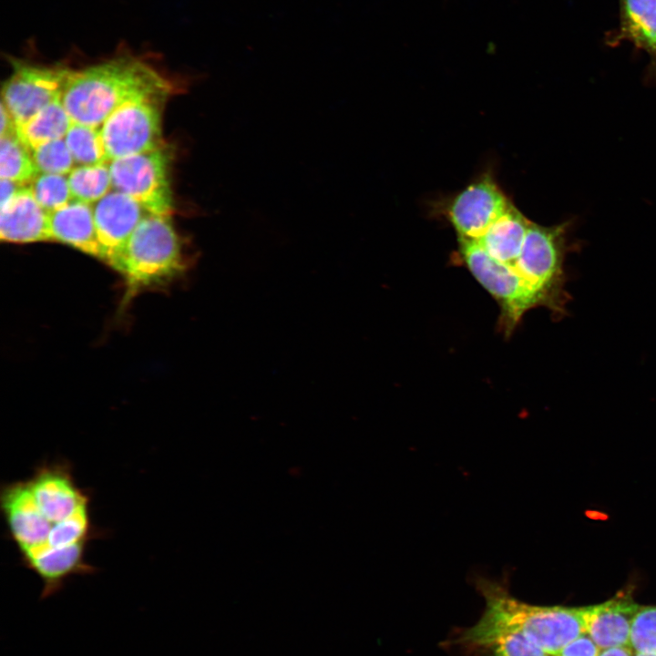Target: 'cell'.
<instances>
[{
	"label": "cell",
	"mask_w": 656,
	"mask_h": 656,
	"mask_svg": "<svg viewBox=\"0 0 656 656\" xmlns=\"http://www.w3.org/2000/svg\"><path fill=\"white\" fill-rule=\"evenodd\" d=\"M0 510L21 564L42 583L41 600L73 577L96 573L86 555L101 531L92 519L91 495L67 460L43 462L28 477L3 484Z\"/></svg>",
	"instance_id": "6da1fadb"
},
{
	"label": "cell",
	"mask_w": 656,
	"mask_h": 656,
	"mask_svg": "<svg viewBox=\"0 0 656 656\" xmlns=\"http://www.w3.org/2000/svg\"><path fill=\"white\" fill-rule=\"evenodd\" d=\"M475 585L485 600L483 614L450 641L466 656L483 642L507 634H521L553 655L585 633L579 607L529 604L513 596L505 582L484 577L477 578Z\"/></svg>",
	"instance_id": "7a4b0ae2"
},
{
	"label": "cell",
	"mask_w": 656,
	"mask_h": 656,
	"mask_svg": "<svg viewBox=\"0 0 656 656\" xmlns=\"http://www.w3.org/2000/svg\"><path fill=\"white\" fill-rule=\"evenodd\" d=\"M172 85L145 57L124 51L79 70H71L61 100L73 122L100 127L123 104L164 99Z\"/></svg>",
	"instance_id": "3957f363"
},
{
	"label": "cell",
	"mask_w": 656,
	"mask_h": 656,
	"mask_svg": "<svg viewBox=\"0 0 656 656\" xmlns=\"http://www.w3.org/2000/svg\"><path fill=\"white\" fill-rule=\"evenodd\" d=\"M571 228L572 220L552 226L530 221L520 255L508 266L532 292L538 307L548 309L556 319L568 313L570 301L564 264L567 255L577 249L569 239Z\"/></svg>",
	"instance_id": "277c9868"
},
{
	"label": "cell",
	"mask_w": 656,
	"mask_h": 656,
	"mask_svg": "<svg viewBox=\"0 0 656 656\" xmlns=\"http://www.w3.org/2000/svg\"><path fill=\"white\" fill-rule=\"evenodd\" d=\"M110 266L124 275L129 293L180 274L185 269L182 243L170 216L148 213Z\"/></svg>",
	"instance_id": "5b68a950"
},
{
	"label": "cell",
	"mask_w": 656,
	"mask_h": 656,
	"mask_svg": "<svg viewBox=\"0 0 656 656\" xmlns=\"http://www.w3.org/2000/svg\"><path fill=\"white\" fill-rule=\"evenodd\" d=\"M457 257L480 285L497 301L498 328L512 334L527 312L538 307L524 282L505 263L496 261L474 240L458 239Z\"/></svg>",
	"instance_id": "8992f818"
},
{
	"label": "cell",
	"mask_w": 656,
	"mask_h": 656,
	"mask_svg": "<svg viewBox=\"0 0 656 656\" xmlns=\"http://www.w3.org/2000/svg\"><path fill=\"white\" fill-rule=\"evenodd\" d=\"M169 153L160 146L108 161L112 190L136 200L149 212L170 215L173 198L169 180Z\"/></svg>",
	"instance_id": "52a82bcc"
},
{
	"label": "cell",
	"mask_w": 656,
	"mask_h": 656,
	"mask_svg": "<svg viewBox=\"0 0 656 656\" xmlns=\"http://www.w3.org/2000/svg\"><path fill=\"white\" fill-rule=\"evenodd\" d=\"M162 100L128 101L108 117L100 131L109 161L162 146L159 108Z\"/></svg>",
	"instance_id": "ba28073f"
},
{
	"label": "cell",
	"mask_w": 656,
	"mask_h": 656,
	"mask_svg": "<svg viewBox=\"0 0 656 656\" xmlns=\"http://www.w3.org/2000/svg\"><path fill=\"white\" fill-rule=\"evenodd\" d=\"M13 73L2 89V102L15 127L48 106L62 93L72 69L65 66H46L13 62Z\"/></svg>",
	"instance_id": "9c48e42d"
},
{
	"label": "cell",
	"mask_w": 656,
	"mask_h": 656,
	"mask_svg": "<svg viewBox=\"0 0 656 656\" xmlns=\"http://www.w3.org/2000/svg\"><path fill=\"white\" fill-rule=\"evenodd\" d=\"M489 172L479 176L441 207L458 239L477 240L511 205Z\"/></svg>",
	"instance_id": "30bf717a"
},
{
	"label": "cell",
	"mask_w": 656,
	"mask_h": 656,
	"mask_svg": "<svg viewBox=\"0 0 656 656\" xmlns=\"http://www.w3.org/2000/svg\"><path fill=\"white\" fill-rule=\"evenodd\" d=\"M625 588L599 604L579 607L585 630L599 648L630 645L633 620L641 606Z\"/></svg>",
	"instance_id": "8fae6325"
},
{
	"label": "cell",
	"mask_w": 656,
	"mask_h": 656,
	"mask_svg": "<svg viewBox=\"0 0 656 656\" xmlns=\"http://www.w3.org/2000/svg\"><path fill=\"white\" fill-rule=\"evenodd\" d=\"M92 207L101 260L111 265L149 212L136 200L115 190L93 203Z\"/></svg>",
	"instance_id": "7c38bea8"
},
{
	"label": "cell",
	"mask_w": 656,
	"mask_h": 656,
	"mask_svg": "<svg viewBox=\"0 0 656 656\" xmlns=\"http://www.w3.org/2000/svg\"><path fill=\"white\" fill-rule=\"evenodd\" d=\"M0 238L15 243L52 240L49 213L37 203L30 186H23L1 209Z\"/></svg>",
	"instance_id": "4fadbf2b"
},
{
	"label": "cell",
	"mask_w": 656,
	"mask_h": 656,
	"mask_svg": "<svg viewBox=\"0 0 656 656\" xmlns=\"http://www.w3.org/2000/svg\"><path fill=\"white\" fill-rule=\"evenodd\" d=\"M49 222L52 240L101 259V247L90 203L73 199L66 206L50 212Z\"/></svg>",
	"instance_id": "5bb4252c"
},
{
	"label": "cell",
	"mask_w": 656,
	"mask_h": 656,
	"mask_svg": "<svg viewBox=\"0 0 656 656\" xmlns=\"http://www.w3.org/2000/svg\"><path fill=\"white\" fill-rule=\"evenodd\" d=\"M529 220L513 203L476 241L489 256L512 267L520 255Z\"/></svg>",
	"instance_id": "9a60e30c"
},
{
	"label": "cell",
	"mask_w": 656,
	"mask_h": 656,
	"mask_svg": "<svg viewBox=\"0 0 656 656\" xmlns=\"http://www.w3.org/2000/svg\"><path fill=\"white\" fill-rule=\"evenodd\" d=\"M618 39L630 41L656 59V0H620Z\"/></svg>",
	"instance_id": "2e32d148"
},
{
	"label": "cell",
	"mask_w": 656,
	"mask_h": 656,
	"mask_svg": "<svg viewBox=\"0 0 656 656\" xmlns=\"http://www.w3.org/2000/svg\"><path fill=\"white\" fill-rule=\"evenodd\" d=\"M72 123L59 97L16 126V135L31 150L44 143L64 138Z\"/></svg>",
	"instance_id": "e0dca14e"
},
{
	"label": "cell",
	"mask_w": 656,
	"mask_h": 656,
	"mask_svg": "<svg viewBox=\"0 0 656 656\" xmlns=\"http://www.w3.org/2000/svg\"><path fill=\"white\" fill-rule=\"evenodd\" d=\"M1 138L0 177L20 184L31 182L39 173L30 149L19 139L16 131Z\"/></svg>",
	"instance_id": "ac0fdd59"
},
{
	"label": "cell",
	"mask_w": 656,
	"mask_h": 656,
	"mask_svg": "<svg viewBox=\"0 0 656 656\" xmlns=\"http://www.w3.org/2000/svg\"><path fill=\"white\" fill-rule=\"evenodd\" d=\"M67 179L73 198L90 204L112 189L108 162L80 165L71 170Z\"/></svg>",
	"instance_id": "d6986e66"
},
{
	"label": "cell",
	"mask_w": 656,
	"mask_h": 656,
	"mask_svg": "<svg viewBox=\"0 0 656 656\" xmlns=\"http://www.w3.org/2000/svg\"><path fill=\"white\" fill-rule=\"evenodd\" d=\"M64 138L75 162L96 165L109 161L100 127L73 122Z\"/></svg>",
	"instance_id": "ffe728a7"
},
{
	"label": "cell",
	"mask_w": 656,
	"mask_h": 656,
	"mask_svg": "<svg viewBox=\"0 0 656 656\" xmlns=\"http://www.w3.org/2000/svg\"><path fill=\"white\" fill-rule=\"evenodd\" d=\"M30 183L34 198L48 213L61 209L74 199L65 175L38 173Z\"/></svg>",
	"instance_id": "44dd1931"
},
{
	"label": "cell",
	"mask_w": 656,
	"mask_h": 656,
	"mask_svg": "<svg viewBox=\"0 0 656 656\" xmlns=\"http://www.w3.org/2000/svg\"><path fill=\"white\" fill-rule=\"evenodd\" d=\"M549 656L539 646L521 634L492 638L476 648L470 656Z\"/></svg>",
	"instance_id": "7402d4cb"
},
{
	"label": "cell",
	"mask_w": 656,
	"mask_h": 656,
	"mask_svg": "<svg viewBox=\"0 0 656 656\" xmlns=\"http://www.w3.org/2000/svg\"><path fill=\"white\" fill-rule=\"evenodd\" d=\"M39 173L69 174L74 169V159L65 138L44 143L30 150Z\"/></svg>",
	"instance_id": "603a6c76"
},
{
	"label": "cell",
	"mask_w": 656,
	"mask_h": 656,
	"mask_svg": "<svg viewBox=\"0 0 656 656\" xmlns=\"http://www.w3.org/2000/svg\"><path fill=\"white\" fill-rule=\"evenodd\" d=\"M630 646L634 651L656 652V605L641 606L633 620Z\"/></svg>",
	"instance_id": "cb8c5ba5"
},
{
	"label": "cell",
	"mask_w": 656,
	"mask_h": 656,
	"mask_svg": "<svg viewBox=\"0 0 656 656\" xmlns=\"http://www.w3.org/2000/svg\"><path fill=\"white\" fill-rule=\"evenodd\" d=\"M600 651V649L591 638L583 633L549 656H598Z\"/></svg>",
	"instance_id": "d4e9b609"
},
{
	"label": "cell",
	"mask_w": 656,
	"mask_h": 656,
	"mask_svg": "<svg viewBox=\"0 0 656 656\" xmlns=\"http://www.w3.org/2000/svg\"><path fill=\"white\" fill-rule=\"evenodd\" d=\"M1 201L0 207L4 209L17 194L20 189L24 186L23 184L15 181L1 179ZM0 209V210H1Z\"/></svg>",
	"instance_id": "484cf974"
},
{
	"label": "cell",
	"mask_w": 656,
	"mask_h": 656,
	"mask_svg": "<svg viewBox=\"0 0 656 656\" xmlns=\"http://www.w3.org/2000/svg\"><path fill=\"white\" fill-rule=\"evenodd\" d=\"M598 656H634V650L630 646H616L601 649Z\"/></svg>",
	"instance_id": "4316f807"
},
{
	"label": "cell",
	"mask_w": 656,
	"mask_h": 656,
	"mask_svg": "<svg viewBox=\"0 0 656 656\" xmlns=\"http://www.w3.org/2000/svg\"><path fill=\"white\" fill-rule=\"evenodd\" d=\"M634 656H656V652L634 651Z\"/></svg>",
	"instance_id": "83f0119b"
}]
</instances>
